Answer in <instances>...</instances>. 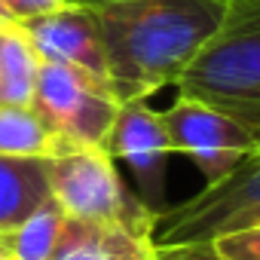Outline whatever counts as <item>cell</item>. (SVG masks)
Returning a JSON list of instances; mask_svg holds the SVG:
<instances>
[{
  "label": "cell",
  "instance_id": "obj_12",
  "mask_svg": "<svg viewBox=\"0 0 260 260\" xmlns=\"http://www.w3.org/2000/svg\"><path fill=\"white\" fill-rule=\"evenodd\" d=\"M64 226V211L49 199L22 223L4 233V248L13 260H49Z\"/></svg>",
  "mask_w": 260,
  "mask_h": 260
},
{
  "label": "cell",
  "instance_id": "obj_1",
  "mask_svg": "<svg viewBox=\"0 0 260 260\" xmlns=\"http://www.w3.org/2000/svg\"><path fill=\"white\" fill-rule=\"evenodd\" d=\"M98 28L107 83L119 104L175 86L211 37L223 0H77Z\"/></svg>",
  "mask_w": 260,
  "mask_h": 260
},
{
  "label": "cell",
  "instance_id": "obj_7",
  "mask_svg": "<svg viewBox=\"0 0 260 260\" xmlns=\"http://www.w3.org/2000/svg\"><path fill=\"white\" fill-rule=\"evenodd\" d=\"M104 150L113 162H125L135 175L138 199L162 211L166 208V166L172 156V141L166 135L162 113L153 110L147 101H125L104 138Z\"/></svg>",
  "mask_w": 260,
  "mask_h": 260
},
{
  "label": "cell",
  "instance_id": "obj_4",
  "mask_svg": "<svg viewBox=\"0 0 260 260\" xmlns=\"http://www.w3.org/2000/svg\"><path fill=\"white\" fill-rule=\"evenodd\" d=\"M254 223H260V153L187 202L166 205L156 214L153 242L156 248H190Z\"/></svg>",
  "mask_w": 260,
  "mask_h": 260
},
{
  "label": "cell",
  "instance_id": "obj_18",
  "mask_svg": "<svg viewBox=\"0 0 260 260\" xmlns=\"http://www.w3.org/2000/svg\"><path fill=\"white\" fill-rule=\"evenodd\" d=\"M0 260H13V257H10V254H7L4 248H0Z\"/></svg>",
  "mask_w": 260,
  "mask_h": 260
},
{
  "label": "cell",
  "instance_id": "obj_9",
  "mask_svg": "<svg viewBox=\"0 0 260 260\" xmlns=\"http://www.w3.org/2000/svg\"><path fill=\"white\" fill-rule=\"evenodd\" d=\"M49 260H156L153 233L125 223L64 217Z\"/></svg>",
  "mask_w": 260,
  "mask_h": 260
},
{
  "label": "cell",
  "instance_id": "obj_2",
  "mask_svg": "<svg viewBox=\"0 0 260 260\" xmlns=\"http://www.w3.org/2000/svg\"><path fill=\"white\" fill-rule=\"evenodd\" d=\"M175 86L233 116L260 144V0H223L217 28Z\"/></svg>",
  "mask_w": 260,
  "mask_h": 260
},
{
  "label": "cell",
  "instance_id": "obj_5",
  "mask_svg": "<svg viewBox=\"0 0 260 260\" xmlns=\"http://www.w3.org/2000/svg\"><path fill=\"white\" fill-rule=\"evenodd\" d=\"M31 110L61 144L104 147L119 113V101L110 86L92 80L89 74L58 61H40Z\"/></svg>",
  "mask_w": 260,
  "mask_h": 260
},
{
  "label": "cell",
  "instance_id": "obj_8",
  "mask_svg": "<svg viewBox=\"0 0 260 260\" xmlns=\"http://www.w3.org/2000/svg\"><path fill=\"white\" fill-rule=\"evenodd\" d=\"M22 34L28 37V43L34 46V52L43 61H58L68 68H77L83 74H89L92 80L107 83V61H104V49H101V37L95 28L92 13L71 0L68 7L28 19L22 22Z\"/></svg>",
  "mask_w": 260,
  "mask_h": 260
},
{
  "label": "cell",
  "instance_id": "obj_11",
  "mask_svg": "<svg viewBox=\"0 0 260 260\" xmlns=\"http://www.w3.org/2000/svg\"><path fill=\"white\" fill-rule=\"evenodd\" d=\"M40 55L22 34V25L13 31H0V104L4 107H31Z\"/></svg>",
  "mask_w": 260,
  "mask_h": 260
},
{
  "label": "cell",
  "instance_id": "obj_3",
  "mask_svg": "<svg viewBox=\"0 0 260 260\" xmlns=\"http://www.w3.org/2000/svg\"><path fill=\"white\" fill-rule=\"evenodd\" d=\"M46 181L52 202L74 220H104L125 223L153 233L156 214L138 196L125 190L116 162L104 147L89 144H61L46 156Z\"/></svg>",
  "mask_w": 260,
  "mask_h": 260
},
{
  "label": "cell",
  "instance_id": "obj_6",
  "mask_svg": "<svg viewBox=\"0 0 260 260\" xmlns=\"http://www.w3.org/2000/svg\"><path fill=\"white\" fill-rule=\"evenodd\" d=\"M159 113L172 153H184L202 172L205 184L223 181L239 162L260 153V144L248 128L199 98L178 95L175 104Z\"/></svg>",
  "mask_w": 260,
  "mask_h": 260
},
{
  "label": "cell",
  "instance_id": "obj_14",
  "mask_svg": "<svg viewBox=\"0 0 260 260\" xmlns=\"http://www.w3.org/2000/svg\"><path fill=\"white\" fill-rule=\"evenodd\" d=\"M214 260H260V223L217 236L202 245Z\"/></svg>",
  "mask_w": 260,
  "mask_h": 260
},
{
  "label": "cell",
  "instance_id": "obj_10",
  "mask_svg": "<svg viewBox=\"0 0 260 260\" xmlns=\"http://www.w3.org/2000/svg\"><path fill=\"white\" fill-rule=\"evenodd\" d=\"M49 199L46 156L0 153V233L22 223Z\"/></svg>",
  "mask_w": 260,
  "mask_h": 260
},
{
  "label": "cell",
  "instance_id": "obj_19",
  "mask_svg": "<svg viewBox=\"0 0 260 260\" xmlns=\"http://www.w3.org/2000/svg\"><path fill=\"white\" fill-rule=\"evenodd\" d=\"M0 248H4V233H0ZM4 251H7V248H4Z\"/></svg>",
  "mask_w": 260,
  "mask_h": 260
},
{
  "label": "cell",
  "instance_id": "obj_16",
  "mask_svg": "<svg viewBox=\"0 0 260 260\" xmlns=\"http://www.w3.org/2000/svg\"><path fill=\"white\" fill-rule=\"evenodd\" d=\"M156 260H214L202 245L190 248H156Z\"/></svg>",
  "mask_w": 260,
  "mask_h": 260
},
{
  "label": "cell",
  "instance_id": "obj_17",
  "mask_svg": "<svg viewBox=\"0 0 260 260\" xmlns=\"http://www.w3.org/2000/svg\"><path fill=\"white\" fill-rule=\"evenodd\" d=\"M19 25H22V22H16V19L10 16V10L0 4V31H13V28H19Z\"/></svg>",
  "mask_w": 260,
  "mask_h": 260
},
{
  "label": "cell",
  "instance_id": "obj_13",
  "mask_svg": "<svg viewBox=\"0 0 260 260\" xmlns=\"http://www.w3.org/2000/svg\"><path fill=\"white\" fill-rule=\"evenodd\" d=\"M61 141L43 125L31 107L0 104V153L10 156H52Z\"/></svg>",
  "mask_w": 260,
  "mask_h": 260
},
{
  "label": "cell",
  "instance_id": "obj_15",
  "mask_svg": "<svg viewBox=\"0 0 260 260\" xmlns=\"http://www.w3.org/2000/svg\"><path fill=\"white\" fill-rule=\"evenodd\" d=\"M10 16L16 22H28V19H37V16H46V13H55L61 7H68L71 0H0Z\"/></svg>",
  "mask_w": 260,
  "mask_h": 260
}]
</instances>
